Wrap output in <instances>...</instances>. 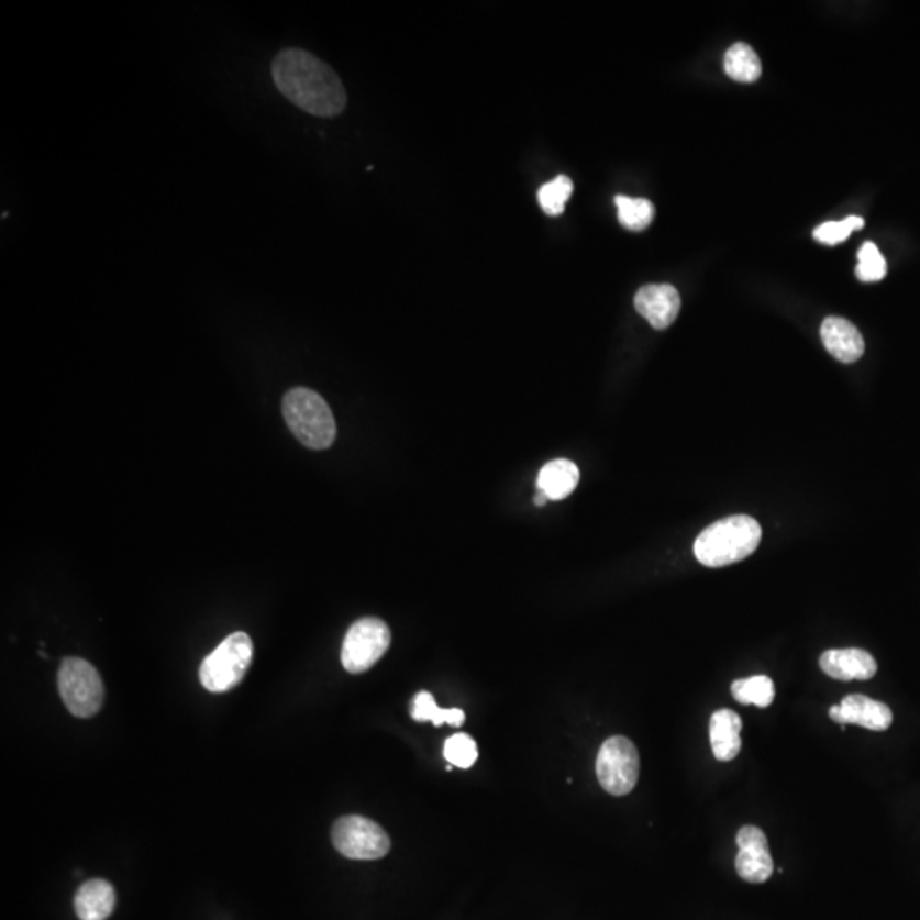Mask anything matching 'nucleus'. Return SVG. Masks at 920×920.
Masks as SVG:
<instances>
[{"label": "nucleus", "mask_w": 920, "mask_h": 920, "mask_svg": "<svg viewBox=\"0 0 920 920\" xmlns=\"http://www.w3.org/2000/svg\"><path fill=\"white\" fill-rule=\"evenodd\" d=\"M273 82L300 110L314 117L331 118L346 107V91L326 62L306 49L287 48L271 64Z\"/></svg>", "instance_id": "obj_1"}, {"label": "nucleus", "mask_w": 920, "mask_h": 920, "mask_svg": "<svg viewBox=\"0 0 920 920\" xmlns=\"http://www.w3.org/2000/svg\"><path fill=\"white\" fill-rule=\"evenodd\" d=\"M762 526L749 516H733L706 526L694 542V554L708 568H723L757 550Z\"/></svg>", "instance_id": "obj_2"}, {"label": "nucleus", "mask_w": 920, "mask_h": 920, "mask_svg": "<svg viewBox=\"0 0 920 920\" xmlns=\"http://www.w3.org/2000/svg\"><path fill=\"white\" fill-rule=\"evenodd\" d=\"M284 417L288 429L306 447L322 451L336 439V421L330 406L315 390L296 387L284 398Z\"/></svg>", "instance_id": "obj_3"}, {"label": "nucleus", "mask_w": 920, "mask_h": 920, "mask_svg": "<svg viewBox=\"0 0 920 920\" xmlns=\"http://www.w3.org/2000/svg\"><path fill=\"white\" fill-rule=\"evenodd\" d=\"M253 662V641L246 633H234L203 659L200 681L213 694H224L243 681Z\"/></svg>", "instance_id": "obj_4"}, {"label": "nucleus", "mask_w": 920, "mask_h": 920, "mask_svg": "<svg viewBox=\"0 0 920 920\" xmlns=\"http://www.w3.org/2000/svg\"><path fill=\"white\" fill-rule=\"evenodd\" d=\"M58 692L77 718H91L104 701L101 675L91 663L76 656L65 658L58 668Z\"/></svg>", "instance_id": "obj_5"}, {"label": "nucleus", "mask_w": 920, "mask_h": 920, "mask_svg": "<svg viewBox=\"0 0 920 920\" xmlns=\"http://www.w3.org/2000/svg\"><path fill=\"white\" fill-rule=\"evenodd\" d=\"M331 838L336 851L348 860H380L390 851V839L386 830L358 814L341 817L333 825Z\"/></svg>", "instance_id": "obj_6"}, {"label": "nucleus", "mask_w": 920, "mask_h": 920, "mask_svg": "<svg viewBox=\"0 0 920 920\" xmlns=\"http://www.w3.org/2000/svg\"><path fill=\"white\" fill-rule=\"evenodd\" d=\"M597 777L609 795L624 796L633 791L640 777V754L625 736H610L597 757Z\"/></svg>", "instance_id": "obj_7"}, {"label": "nucleus", "mask_w": 920, "mask_h": 920, "mask_svg": "<svg viewBox=\"0 0 920 920\" xmlns=\"http://www.w3.org/2000/svg\"><path fill=\"white\" fill-rule=\"evenodd\" d=\"M390 646V629L377 618L356 621L346 633L341 663L350 674H364L379 662Z\"/></svg>", "instance_id": "obj_8"}, {"label": "nucleus", "mask_w": 920, "mask_h": 920, "mask_svg": "<svg viewBox=\"0 0 920 920\" xmlns=\"http://www.w3.org/2000/svg\"><path fill=\"white\" fill-rule=\"evenodd\" d=\"M736 844L739 854L735 866L740 878L749 883L767 882L773 876L774 863L765 833L758 827H742L736 835Z\"/></svg>", "instance_id": "obj_9"}, {"label": "nucleus", "mask_w": 920, "mask_h": 920, "mask_svg": "<svg viewBox=\"0 0 920 920\" xmlns=\"http://www.w3.org/2000/svg\"><path fill=\"white\" fill-rule=\"evenodd\" d=\"M829 716L842 727L857 724L873 731L888 730L894 721V712L888 706L861 694L844 697L841 705L829 709Z\"/></svg>", "instance_id": "obj_10"}, {"label": "nucleus", "mask_w": 920, "mask_h": 920, "mask_svg": "<svg viewBox=\"0 0 920 920\" xmlns=\"http://www.w3.org/2000/svg\"><path fill=\"white\" fill-rule=\"evenodd\" d=\"M680 293L668 284L644 285L634 297L636 311L655 330H667L680 312Z\"/></svg>", "instance_id": "obj_11"}, {"label": "nucleus", "mask_w": 920, "mask_h": 920, "mask_svg": "<svg viewBox=\"0 0 920 920\" xmlns=\"http://www.w3.org/2000/svg\"><path fill=\"white\" fill-rule=\"evenodd\" d=\"M820 668L835 680H869L878 672L876 659L872 653L860 647L845 650H829L820 656Z\"/></svg>", "instance_id": "obj_12"}, {"label": "nucleus", "mask_w": 920, "mask_h": 920, "mask_svg": "<svg viewBox=\"0 0 920 920\" xmlns=\"http://www.w3.org/2000/svg\"><path fill=\"white\" fill-rule=\"evenodd\" d=\"M820 334L827 352L842 364H854L864 355L863 336L847 319L827 318Z\"/></svg>", "instance_id": "obj_13"}, {"label": "nucleus", "mask_w": 920, "mask_h": 920, "mask_svg": "<svg viewBox=\"0 0 920 920\" xmlns=\"http://www.w3.org/2000/svg\"><path fill=\"white\" fill-rule=\"evenodd\" d=\"M742 720L731 709L712 712L709 721V740L716 761L730 762L742 749Z\"/></svg>", "instance_id": "obj_14"}, {"label": "nucleus", "mask_w": 920, "mask_h": 920, "mask_svg": "<svg viewBox=\"0 0 920 920\" xmlns=\"http://www.w3.org/2000/svg\"><path fill=\"white\" fill-rule=\"evenodd\" d=\"M117 906L113 886L104 879L84 883L74 898V909L80 920H107Z\"/></svg>", "instance_id": "obj_15"}, {"label": "nucleus", "mask_w": 920, "mask_h": 920, "mask_svg": "<svg viewBox=\"0 0 920 920\" xmlns=\"http://www.w3.org/2000/svg\"><path fill=\"white\" fill-rule=\"evenodd\" d=\"M579 481V470L568 458H556L545 464L537 476V489L547 500H563L575 491Z\"/></svg>", "instance_id": "obj_16"}, {"label": "nucleus", "mask_w": 920, "mask_h": 920, "mask_svg": "<svg viewBox=\"0 0 920 920\" xmlns=\"http://www.w3.org/2000/svg\"><path fill=\"white\" fill-rule=\"evenodd\" d=\"M724 70L739 82H755L762 74L761 58L752 46L736 43L724 55Z\"/></svg>", "instance_id": "obj_17"}, {"label": "nucleus", "mask_w": 920, "mask_h": 920, "mask_svg": "<svg viewBox=\"0 0 920 920\" xmlns=\"http://www.w3.org/2000/svg\"><path fill=\"white\" fill-rule=\"evenodd\" d=\"M731 696L740 705H754L757 708H769L776 697L774 681L765 675L740 678L731 684Z\"/></svg>", "instance_id": "obj_18"}, {"label": "nucleus", "mask_w": 920, "mask_h": 920, "mask_svg": "<svg viewBox=\"0 0 920 920\" xmlns=\"http://www.w3.org/2000/svg\"><path fill=\"white\" fill-rule=\"evenodd\" d=\"M411 716H413V720L417 721H432L435 727H442V724H451V727H463L464 721H466V714L461 709H442L436 706L435 699H433L432 694L426 692H418L414 696L413 705H411Z\"/></svg>", "instance_id": "obj_19"}, {"label": "nucleus", "mask_w": 920, "mask_h": 920, "mask_svg": "<svg viewBox=\"0 0 920 920\" xmlns=\"http://www.w3.org/2000/svg\"><path fill=\"white\" fill-rule=\"evenodd\" d=\"M619 222L629 231H644L655 219V207L646 198L616 197Z\"/></svg>", "instance_id": "obj_20"}, {"label": "nucleus", "mask_w": 920, "mask_h": 920, "mask_svg": "<svg viewBox=\"0 0 920 920\" xmlns=\"http://www.w3.org/2000/svg\"><path fill=\"white\" fill-rule=\"evenodd\" d=\"M573 193V181L568 176H557L545 182L537 193L539 204L547 215L556 217L565 212L566 201Z\"/></svg>", "instance_id": "obj_21"}, {"label": "nucleus", "mask_w": 920, "mask_h": 920, "mask_svg": "<svg viewBox=\"0 0 920 920\" xmlns=\"http://www.w3.org/2000/svg\"><path fill=\"white\" fill-rule=\"evenodd\" d=\"M443 755L447 758L452 767H461V769H469L470 765L477 761V745L466 733H457L443 745Z\"/></svg>", "instance_id": "obj_22"}, {"label": "nucleus", "mask_w": 920, "mask_h": 920, "mask_svg": "<svg viewBox=\"0 0 920 920\" xmlns=\"http://www.w3.org/2000/svg\"><path fill=\"white\" fill-rule=\"evenodd\" d=\"M857 259H860V265H857L856 275L861 281L869 284V281H879L886 277V271H888L886 262L876 244L864 243L857 253Z\"/></svg>", "instance_id": "obj_23"}, {"label": "nucleus", "mask_w": 920, "mask_h": 920, "mask_svg": "<svg viewBox=\"0 0 920 920\" xmlns=\"http://www.w3.org/2000/svg\"><path fill=\"white\" fill-rule=\"evenodd\" d=\"M864 228V220L861 217H847L845 220L839 222H827L814 229L813 237L818 243L827 244V246H835V244L844 243L845 239L854 231H861Z\"/></svg>", "instance_id": "obj_24"}, {"label": "nucleus", "mask_w": 920, "mask_h": 920, "mask_svg": "<svg viewBox=\"0 0 920 920\" xmlns=\"http://www.w3.org/2000/svg\"><path fill=\"white\" fill-rule=\"evenodd\" d=\"M547 503V497H545L544 492L539 491L537 497H535V505H545Z\"/></svg>", "instance_id": "obj_25"}]
</instances>
